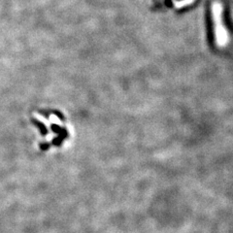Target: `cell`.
Listing matches in <instances>:
<instances>
[{"label": "cell", "instance_id": "obj_1", "mask_svg": "<svg viewBox=\"0 0 233 233\" xmlns=\"http://www.w3.org/2000/svg\"><path fill=\"white\" fill-rule=\"evenodd\" d=\"M221 7L220 4H216L214 7V15H215V21L217 25V37H219V40H222L221 44L224 43V38H226V32H223L221 26Z\"/></svg>", "mask_w": 233, "mask_h": 233}]
</instances>
